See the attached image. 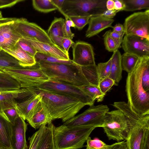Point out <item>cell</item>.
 Returning <instances> with one entry per match:
<instances>
[{
  "label": "cell",
  "instance_id": "6da1fadb",
  "mask_svg": "<svg viewBox=\"0 0 149 149\" xmlns=\"http://www.w3.org/2000/svg\"><path fill=\"white\" fill-rule=\"evenodd\" d=\"M149 60V56L139 57L133 70L128 73L126 91L127 103L131 109L141 115L149 114V93L144 89L142 75L145 65Z\"/></svg>",
  "mask_w": 149,
  "mask_h": 149
},
{
  "label": "cell",
  "instance_id": "7a4b0ae2",
  "mask_svg": "<svg viewBox=\"0 0 149 149\" xmlns=\"http://www.w3.org/2000/svg\"><path fill=\"white\" fill-rule=\"evenodd\" d=\"M114 107L122 111L130 123L131 128L125 140L128 149H149V114L137 113L124 101L116 102Z\"/></svg>",
  "mask_w": 149,
  "mask_h": 149
},
{
  "label": "cell",
  "instance_id": "3957f363",
  "mask_svg": "<svg viewBox=\"0 0 149 149\" xmlns=\"http://www.w3.org/2000/svg\"><path fill=\"white\" fill-rule=\"evenodd\" d=\"M40 93L42 101L49 110L52 120L60 119L64 123L74 117L86 105L80 101L36 88H29Z\"/></svg>",
  "mask_w": 149,
  "mask_h": 149
},
{
  "label": "cell",
  "instance_id": "277c9868",
  "mask_svg": "<svg viewBox=\"0 0 149 149\" xmlns=\"http://www.w3.org/2000/svg\"><path fill=\"white\" fill-rule=\"evenodd\" d=\"M38 63L49 79L57 80L78 87L91 84L81 66L72 64L41 62Z\"/></svg>",
  "mask_w": 149,
  "mask_h": 149
},
{
  "label": "cell",
  "instance_id": "5b68a950",
  "mask_svg": "<svg viewBox=\"0 0 149 149\" xmlns=\"http://www.w3.org/2000/svg\"><path fill=\"white\" fill-rule=\"evenodd\" d=\"M95 127L85 126L54 127L53 139L55 149H79L84 147Z\"/></svg>",
  "mask_w": 149,
  "mask_h": 149
},
{
  "label": "cell",
  "instance_id": "8992f818",
  "mask_svg": "<svg viewBox=\"0 0 149 149\" xmlns=\"http://www.w3.org/2000/svg\"><path fill=\"white\" fill-rule=\"evenodd\" d=\"M131 126L128 119L117 109L106 113L102 127L109 140L119 142L125 140Z\"/></svg>",
  "mask_w": 149,
  "mask_h": 149
},
{
  "label": "cell",
  "instance_id": "52a82bcc",
  "mask_svg": "<svg viewBox=\"0 0 149 149\" xmlns=\"http://www.w3.org/2000/svg\"><path fill=\"white\" fill-rule=\"evenodd\" d=\"M3 70L16 80L21 88L35 87L49 79L37 63L31 66L6 68Z\"/></svg>",
  "mask_w": 149,
  "mask_h": 149
},
{
  "label": "cell",
  "instance_id": "ba28073f",
  "mask_svg": "<svg viewBox=\"0 0 149 149\" xmlns=\"http://www.w3.org/2000/svg\"><path fill=\"white\" fill-rule=\"evenodd\" d=\"M107 0H65L59 11L65 16L97 15L107 10Z\"/></svg>",
  "mask_w": 149,
  "mask_h": 149
},
{
  "label": "cell",
  "instance_id": "9c48e42d",
  "mask_svg": "<svg viewBox=\"0 0 149 149\" xmlns=\"http://www.w3.org/2000/svg\"><path fill=\"white\" fill-rule=\"evenodd\" d=\"M35 88L75 99L90 106L95 101L81 87L57 80L49 79Z\"/></svg>",
  "mask_w": 149,
  "mask_h": 149
},
{
  "label": "cell",
  "instance_id": "30bf717a",
  "mask_svg": "<svg viewBox=\"0 0 149 149\" xmlns=\"http://www.w3.org/2000/svg\"><path fill=\"white\" fill-rule=\"evenodd\" d=\"M109 111V108L106 105H93L82 113L64 123L62 125L69 127L85 126L102 127L104 116Z\"/></svg>",
  "mask_w": 149,
  "mask_h": 149
},
{
  "label": "cell",
  "instance_id": "8fae6325",
  "mask_svg": "<svg viewBox=\"0 0 149 149\" xmlns=\"http://www.w3.org/2000/svg\"><path fill=\"white\" fill-rule=\"evenodd\" d=\"M123 26L125 35L137 36L149 40V9L129 15Z\"/></svg>",
  "mask_w": 149,
  "mask_h": 149
},
{
  "label": "cell",
  "instance_id": "7c38bea8",
  "mask_svg": "<svg viewBox=\"0 0 149 149\" xmlns=\"http://www.w3.org/2000/svg\"><path fill=\"white\" fill-rule=\"evenodd\" d=\"M13 23L15 29L22 37L33 38L40 42L56 45L47 32L36 24L30 22L23 18H17Z\"/></svg>",
  "mask_w": 149,
  "mask_h": 149
},
{
  "label": "cell",
  "instance_id": "4fadbf2b",
  "mask_svg": "<svg viewBox=\"0 0 149 149\" xmlns=\"http://www.w3.org/2000/svg\"><path fill=\"white\" fill-rule=\"evenodd\" d=\"M73 62L81 66L95 64V53L92 45L81 41L76 42L72 45Z\"/></svg>",
  "mask_w": 149,
  "mask_h": 149
},
{
  "label": "cell",
  "instance_id": "5bb4252c",
  "mask_svg": "<svg viewBox=\"0 0 149 149\" xmlns=\"http://www.w3.org/2000/svg\"><path fill=\"white\" fill-rule=\"evenodd\" d=\"M122 47L125 52L139 57L149 56V40L143 37L134 35H125Z\"/></svg>",
  "mask_w": 149,
  "mask_h": 149
},
{
  "label": "cell",
  "instance_id": "9a60e30c",
  "mask_svg": "<svg viewBox=\"0 0 149 149\" xmlns=\"http://www.w3.org/2000/svg\"><path fill=\"white\" fill-rule=\"evenodd\" d=\"M21 39L31 45L37 51L51 55L61 59L69 60V55L60 47L39 41L35 39L28 37H22Z\"/></svg>",
  "mask_w": 149,
  "mask_h": 149
},
{
  "label": "cell",
  "instance_id": "2e32d148",
  "mask_svg": "<svg viewBox=\"0 0 149 149\" xmlns=\"http://www.w3.org/2000/svg\"><path fill=\"white\" fill-rule=\"evenodd\" d=\"M12 149H27L26 138L27 124L25 120L19 116L12 125Z\"/></svg>",
  "mask_w": 149,
  "mask_h": 149
},
{
  "label": "cell",
  "instance_id": "e0dca14e",
  "mask_svg": "<svg viewBox=\"0 0 149 149\" xmlns=\"http://www.w3.org/2000/svg\"><path fill=\"white\" fill-rule=\"evenodd\" d=\"M13 21L0 25V50L15 45L22 37L15 29Z\"/></svg>",
  "mask_w": 149,
  "mask_h": 149
},
{
  "label": "cell",
  "instance_id": "ac0fdd59",
  "mask_svg": "<svg viewBox=\"0 0 149 149\" xmlns=\"http://www.w3.org/2000/svg\"><path fill=\"white\" fill-rule=\"evenodd\" d=\"M26 120L35 129L39 128L43 125H47L52 120L49 110L42 100Z\"/></svg>",
  "mask_w": 149,
  "mask_h": 149
},
{
  "label": "cell",
  "instance_id": "d6986e66",
  "mask_svg": "<svg viewBox=\"0 0 149 149\" xmlns=\"http://www.w3.org/2000/svg\"><path fill=\"white\" fill-rule=\"evenodd\" d=\"M114 21L112 19L107 18L99 15L92 17L89 20L86 36L88 38L92 37L106 28L112 27L111 25Z\"/></svg>",
  "mask_w": 149,
  "mask_h": 149
},
{
  "label": "cell",
  "instance_id": "ffe728a7",
  "mask_svg": "<svg viewBox=\"0 0 149 149\" xmlns=\"http://www.w3.org/2000/svg\"><path fill=\"white\" fill-rule=\"evenodd\" d=\"M29 88L33 91V94L23 101L17 103L16 104L19 116L25 120L29 117L42 98L40 93H36Z\"/></svg>",
  "mask_w": 149,
  "mask_h": 149
},
{
  "label": "cell",
  "instance_id": "44dd1931",
  "mask_svg": "<svg viewBox=\"0 0 149 149\" xmlns=\"http://www.w3.org/2000/svg\"><path fill=\"white\" fill-rule=\"evenodd\" d=\"M3 50L18 60L22 67L31 66L36 64L34 57L24 50L18 42L13 46L5 48Z\"/></svg>",
  "mask_w": 149,
  "mask_h": 149
},
{
  "label": "cell",
  "instance_id": "7402d4cb",
  "mask_svg": "<svg viewBox=\"0 0 149 149\" xmlns=\"http://www.w3.org/2000/svg\"><path fill=\"white\" fill-rule=\"evenodd\" d=\"M12 124L0 113V148L12 149Z\"/></svg>",
  "mask_w": 149,
  "mask_h": 149
},
{
  "label": "cell",
  "instance_id": "603a6c76",
  "mask_svg": "<svg viewBox=\"0 0 149 149\" xmlns=\"http://www.w3.org/2000/svg\"><path fill=\"white\" fill-rule=\"evenodd\" d=\"M65 20L62 18L55 17L47 33L53 42L61 48V41L64 38L63 26Z\"/></svg>",
  "mask_w": 149,
  "mask_h": 149
},
{
  "label": "cell",
  "instance_id": "cb8c5ba5",
  "mask_svg": "<svg viewBox=\"0 0 149 149\" xmlns=\"http://www.w3.org/2000/svg\"><path fill=\"white\" fill-rule=\"evenodd\" d=\"M33 93L28 88H20L15 90L0 91V104L1 102L12 100H16L17 103L31 96ZM0 113H1L0 107Z\"/></svg>",
  "mask_w": 149,
  "mask_h": 149
},
{
  "label": "cell",
  "instance_id": "d4e9b609",
  "mask_svg": "<svg viewBox=\"0 0 149 149\" xmlns=\"http://www.w3.org/2000/svg\"><path fill=\"white\" fill-rule=\"evenodd\" d=\"M111 58V72L109 77L115 81L116 85L117 86L122 79L123 70L121 65V55L118 49L113 52Z\"/></svg>",
  "mask_w": 149,
  "mask_h": 149
},
{
  "label": "cell",
  "instance_id": "484cf974",
  "mask_svg": "<svg viewBox=\"0 0 149 149\" xmlns=\"http://www.w3.org/2000/svg\"><path fill=\"white\" fill-rule=\"evenodd\" d=\"M17 101L12 100L1 103L0 107L1 113L12 125L19 116L16 106Z\"/></svg>",
  "mask_w": 149,
  "mask_h": 149
},
{
  "label": "cell",
  "instance_id": "4316f807",
  "mask_svg": "<svg viewBox=\"0 0 149 149\" xmlns=\"http://www.w3.org/2000/svg\"><path fill=\"white\" fill-rule=\"evenodd\" d=\"M54 126L52 122L48 124L37 149H55L53 139Z\"/></svg>",
  "mask_w": 149,
  "mask_h": 149
},
{
  "label": "cell",
  "instance_id": "83f0119b",
  "mask_svg": "<svg viewBox=\"0 0 149 149\" xmlns=\"http://www.w3.org/2000/svg\"><path fill=\"white\" fill-rule=\"evenodd\" d=\"M20 88L16 80L3 70L0 69V91L15 90Z\"/></svg>",
  "mask_w": 149,
  "mask_h": 149
},
{
  "label": "cell",
  "instance_id": "f1b7e54d",
  "mask_svg": "<svg viewBox=\"0 0 149 149\" xmlns=\"http://www.w3.org/2000/svg\"><path fill=\"white\" fill-rule=\"evenodd\" d=\"M81 67L84 76L90 84L98 86L100 81L96 64Z\"/></svg>",
  "mask_w": 149,
  "mask_h": 149
},
{
  "label": "cell",
  "instance_id": "f546056e",
  "mask_svg": "<svg viewBox=\"0 0 149 149\" xmlns=\"http://www.w3.org/2000/svg\"><path fill=\"white\" fill-rule=\"evenodd\" d=\"M139 58L136 55L125 52L121 55L123 70L128 73L131 72L135 68Z\"/></svg>",
  "mask_w": 149,
  "mask_h": 149
},
{
  "label": "cell",
  "instance_id": "4dcf8cb0",
  "mask_svg": "<svg viewBox=\"0 0 149 149\" xmlns=\"http://www.w3.org/2000/svg\"><path fill=\"white\" fill-rule=\"evenodd\" d=\"M36 63L47 62L53 63H61L72 64L74 63L71 59L66 60L61 59L54 56L37 52L34 56Z\"/></svg>",
  "mask_w": 149,
  "mask_h": 149
},
{
  "label": "cell",
  "instance_id": "1f68e13d",
  "mask_svg": "<svg viewBox=\"0 0 149 149\" xmlns=\"http://www.w3.org/2000/svg\"><path fill=\"white\" fill-rule=\"evenodd\" d=\"M21 66L16 59L3 50H0V69Z\"/></svg>",
  "mask_w": 149,
  "mask_h": 149
},
{
  "label": "cell",
  "instance_id": "d6a6232c",
  "mask_svg": "<svg viewBox=\"0 0 149 149\" xmlns=\"http://www.w3.org/2000/svg\"><path fill=\"white\" fill-rule=\"evenodd\" d=\"M125 5L124 10L133 11L149 9V0H123Z\"/></svg>",
  "mask_w": 149,
  "mask_h": 149
},
{
  "label": "cell",
  "instance_id": "836d02e7",
  "mask_svg": "<svg viewBox=\"0 0 149 149\" xmlns=\"http://www.w3.org/2000/svg\"><path fill=\"white\" fill-rule=\"evenodd\" d=\"M33 8L39 12L46 13L58 10L52 0H33Z\"/></svg>",
  "mask_w": 149,
  "mask_h": 149
},
{
  "label": "cell",
  "instance_id": "e575fe53",
  "mask_svg": "<svg viewBox=\"0 0 149 149\" xmlns=\"http://www.w3.org/2000/svg\"><path fill=\"white\" fill-rule=\"evenodd\" d=\"M94 100L98 102L102 101L105 95L101 91L98 86L90 84L81 87Z\"/></svg>",
  "mask_w": 149,
  "mask_h": 149
},
{
  "label": "cell",
  "instance_id": "d590c367",
  "mask_svg": "<svg viewBox=\"0 0 149 149\" xmlns=\"http://www.w3.org/2000/svg\"><path fill=\"white\" fill-rule=\"evenodd\" d=\"M46 127V125H42L39 128L38 130L29 138V145L28 149H37Z\"/></svg>",
  "mask_w": 149,
  "mask_h": 149
},
{
  "label": "cell",
  "instance_id": "8d00e7d4",
  "mask_svg": "<svg viewBox=\"0 0 149 149\" xmlns=\"http://www.w3.org/2000/svg\"><path fill=\"white\" fill-rule=\"evenodd\" d=\"M111 58L107 62L100 63L97 65L100 82L104 79L109 77L111 72Z\"/></svg>",
  "mask_w": 149,
  "mask_h": 149
},
{
  "label": "cell",
  "instance_id": "74e56055",
  "mask_svg": "<svg viewBox=\"0 0 149 149\" xmlns=\"http://www.w3.org/2000/svg\"><path fill=\"white\" fill-rule=\"evenodd\" d=\"M86 142V149H110L112 145H107L97 139H92L89 136Z\"/></svg>",
  "mask_w": 149,
  "mask_h": 149
},
{
  "label": "cell",
  "instance_id": "f35d334b",
  "mask_svg": "<svg viewBox=\"0 0 149 149\" xmlns=\"http://www.w3.org/2000/svg\"><path fill=\"white\" fill-rule=\"evenodd\" d=\"M95 16L96 15L73 16L69 17L68 18L73 22L75 28L79 30H81L88 23L90 18Z\"/></svg>",
  "mask_w": 149,
  "mask_h": 149
},
{
  "label": "cell",
  "instance_id": "ab89813d",
  "mask_svg": "<svg viewBox=\"0 0 149 149\" xmlns=\"http://www.w3.org/2000/svg\"><path fill=\"white\" fill-rule=\"evenodd\" d=\"M110 30L106 32L103 35L104 43L105 48L109 52H113L118 49L116 47L115 43L111 36Z\"/></svg>",
  "mask_w": 149,
  "mask_h": 149
},
{
  "label": "cell",
  "instance_id": "60d3db41",
  "mask_svg": "<svg viewBox=\"0 0 149 149\" xmlns=\"http://www.w3.org/2000/svg\"><path fill=\"white\" fill-rule=\"evenodd\" d=\"M143 87L145 91L149 93V60L146 63L142 75Z\"/></svg>",
  "mask_w": 149,
  "mask_h": 149
},
{
  "label": "cell",
  "instance_id": "b9f144b4",
  "mask_svg": "<svg viewBox=\"0 0 149 149\" xmlns=\"http://www.w3.org/2000/svg\"><path fill=\"white\" fill-rule=\"evenodd\" d=\"M65 17V22L63 26L64 37L72 39L74 37V34L71 31L70 28H74V25L73 22L69 19L68 17Z\"/></svg>",
  "mask_w": 149,
  "mask_h": 149
},
{
  "label": "cell",
  "instance_id": "7bdbcfd3",
  "mask_svg": "<svg viewBox=\"0 0 149 149\" xmlns=\"http://www.w3.org/2000/svg\"><path fill=\"white\" fill-rule=\"evenodd\" d=\"M114 85H116L115 81L111 78L108 77L101 81L98 87L102 92L105 95L107 92Z\"/></svg>",
  "mask_w": 149,
  "mask_h": 149
},
{
  "label": "cell",
  "instance_id": "ee69618b",
  "mask_svg": "<svg viewBox=\"0 0 149 149\" xmlns=\"http://www.w3.org/2000/svg\"><path fill=\"white\" fill-rule=\"evenodd\" d=\"M17 42L24 50L31 56L34 57L37 51L31 45L21 38Z\"/></svg>",
  "mask_w": 149,
  "mask_h": 149
},
{
  "label": "cell",
  "instance_id": "f6af8a7d",
  "mask_svg": "<svg viewBox=\"0 0 149 149\" xmlns=\"http://www.w3.org/2000/svg\"><path fill=\"white\" fill-rule=\"evenodd\" d=\"M110 34L115 43L117 49H118L121 47V45L123 42L125 32L118 33L112 31Z\"/></svg>",
  "mask_w": 149,
  "mask_h": 149
},
{
  "label": "cell",
  "instance_id": "bcb514c9",
  "mask_svg": "<svg viewBox=\"0 0 149 149\" xmlns=\"http://www.w3.org/2000/svg\"><path fill=\"white\" fill-rule=\"evenodd\" d=\"M74 43L71 39L68 38L64 37L62 39V48L67 55H69L68 51L69 48Z\"/></svg>",
  "mask_w": 149,
  "mask_h": 149
},
{
  "label": "cell",
  "instance_id": "7dc6e473",
  "mask_svg": "<svg viewBox=\"0 0 149 149\" xmlns=\"http://www.w3.org/2000/svg\"><path fill=\"white\" fill-rule=\"evenodd\" d=\"M24 1V0H0V8L10 7L19 2Z\"/></svg>",
  "mask_w": 149,
  "mask_h": 149
},
{
  "label": "cell",
  "instance_id": "c3c4849f",
  "mask_svg": "<svg viewBox=\"0 0 149 149\" xmlns=\"http://www.w3.org/2000/svg\"><path fill=\"white\" fill-rule=\"evenodd\" d=\"M119 12V11L115 10H106L99 15L107 18L112 19L116 15L117 13Z\"/></svg>",
  "mask_w": 149,
  "mask_h": 149
},
{
  "label": "cell",
  "instance_id": "681fc988",
  "mask_svg": "<svg viewBox=\"0 0 149 149\" xmlns=\"http://www.w3.org/2000/svg\"><path fill=\"white\" fill-rule=\"evenodd\" d=\"M110 149H128L125 140L112 144Z\"/></svg>",
  "mask_w": 149,
  "mask_h": 149
},
{
  "label": "cell",
  "instance_id": "f907efd6",
  "mask_svg": "<svg viewBox=\"0 0 149 149\" xmlns=\"http://www.w3.org/2000/svg\"><path fill=\"white\" fill-rule=\"evenodd\" d=\"M114 9L119 12L124 10L125 5L123 0H114Z\"/></svg>",
  "mask_w": 149,
  "mask_h": 149
},
{
  "label": "cell",
  "instance_id": "816d5d0a",
  "mask_svg": "<svg viewBox=\"0 0 149 149\" xmlns=\"http://www.w3.org/2000/svg\"><path fill=\"white\" fill-rule=\"evenodd\" d=\"M113 31L118 33H122L124 32V28L123 25L118 23L112 27Z\"/></svg>",
  "mask_w": 149,
  "mask_h": 149
},
{
  "label": "cell",
  "instance_id": "f5cc1de1",
  "mask_svg": "<svg viewBox=\"0 0 149 149\" xmlns=\"http://www.w3.org/2000/svg\"><path fill=\"white\" fill-rule=\"evenodd\" d=\"M65 0H52V1L55 5L57 7L60 11L63 6Z\"/></svg>",
  "mask_w": 149,
  "mask_h": 149
},
{
  "label": "cell",
  "instance_id": "db71d44e",
  "mask_svg": "<svg viewBox=\"0 0 149 149\" xmlns=\"http://www.w3.org/2000/svg\"><path fill=\"white\" fill-rule=\"evenodd\" d=\"M107 10H113L114 9V2L113 0H107L106 3Z\"/></svg>",
  "mask_w": 149,
  "mask_h": 149
},
{
  "label": "cell",
  "instance_id": "11a10c76",
  "mask_svg": "<svg viewBox=\"0 0 149 149\" xmlns=\"http://www.w3.org/2000/svg\"><path fill=\"white\" fill-rule=\"evenodd\" d=\"M16 18H3L0 19V25L4 23L11 22L15 20Z\"/></svg>",
  "mask_w": 149,
  "mask_h": 149
},
{
  "label": "cell",
  "instance_id": "9f6ffc18",
  "mask_svg": "<svg viewBox=\"0 0 149 149\" xmlns=\"http://www.w3.org/2000/svg\"><path fill=\"white\" fill-rule=\"evenodd\" d=\"M2 15L1 13V12L0 11V19L3 18Z\"/></svg>",
  "mask_w": 149,
  "mask_h": 149
},
{
  "label": "cell",
  "instance_id": "6f0895ef",
  "mask_svg": "<svg viewBox=\"0 0 149 149\" xmlns=\"http://www.w3.org/2000/svg\"><path fill=\"white\" fill-rule=\"evenodd\" d=\"M0 149H1V148H0Z\"/></svg>",
  "mask_w": 149,
  "mask_h": 149
}]
</instances>
